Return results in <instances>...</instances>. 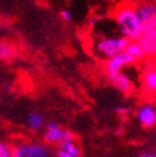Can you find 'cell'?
Instances as JSON below:
<instances>
[{
  "instance_id": "obj_1",
  "label": "cell",
  "mask_w": 156,
  "mask_h": 157,
  "mask_svg": "<svg viewBox=\"0 0 156 157\" xmlns=\"http://www.w3.org/2000/svg\"><path fill=\"white\" fill-rule=\"evenodd\" d=\"M114 21L120 36L126 37L128 41H137L143 31V25L138 17L135 5H119L115 9Z\"/></svg>"
},
{
  "instance_id": "obj_2",
  "label": "cell",
  "mask_w": 156,
  "mask_h": 157,
  "mask_svg": "<svg viewBox=\"0 0 156 157\" xmlns=\"http://www.w3.org/2000/svg\"><path fill=\"white\" fill-rule=\"evenodd\" d=\"M128 42L129 41L123 36H101L93 41V52L96 56L107 60L126 50Z\"/></svg>"
},
{
  "instance_id": "obj_3",
  "label": "cell",
  "mask_w": 156,
  "mask_h": 157,
  "mask_svg": "<svg viewBox=\"0 0 156 157\" xmlns=\"http://www.w3.org/2000/svg\"><path fill=\"white\" fill-rule=\"evenodd\" d=\"M13 157H51L50 148L41 142H23L12 148Z\"/></svg>"
},
{
  "instance_id": "obj_4",
  "label": "cell",
  "mask_w": 156,
  "mask_h": 157,
  "mask_svg": "<svg viewBox=\"0 0 156 157\" xmlns=\"http://www.w3.org/2000/svg\"><path fill=\"white\" fill-rule=\"evenodd\" d=\"M74 137L72 132H69L68 129H64L60 127V124L57 121H49L45 124L44 127V134L42 138L45 140L46 144H59L60 142H63L64 139Z\"/></svg>"
},
{
  "instance_id": "obj_5",
  "label": "cell",
  "mask_w": 156,
  "mask_h": 157,
  "mask_svg": "<svg viewBox=\"0 0 156 157\" xmlns=\"http://www.w3.org/2000/svg\"><path fill=\"white\" fill-rule=\"evenodd\" d=\"M106 78L116 90L123 93H129L133 90V82L123 70H106Z\"/></svg>"
},
{
  "instance_id": "obj_6",
  "label": "cell",
  "mask_w": 156,
  "mask_h": 157,
  "mask_svg": "<svg viewBox=\"0 0 156 157\" xmlns=\"http://www.w3.org/2000/svg\"><path fill=\"white\" fill-rule=\"evenodd\" d=\"M136 117L143 128H154L156 125V105L145 102L137 109Z\"/></svg>"
},
{
  "instance_id": "obj_7",
  "label": "cell",
  "mask_w": 156,
  "mask_h": 157,
  "mask_svg": "<svg viewBox=\"0 0 156 157\" xmlns=\"http://www.w3.org/2000/svg\"><path fill=\"white\" fill-rule=\"evenodd\" d=\"M136 6V10L143 26H155L156 25V3L143 2Z\"/></svg>"
},
{
  "instance_id": "obj_8",
  "label": "cell",
  "mask_w": 156,
  "mask_h": 157,
  "mask_svg": "<svg viewBox=\"0 0 156 157\" xmlns=\"http://www.w3.org/2000/svg\"><path fill=\"white\" fill-rule=\"evenodd\" d=\"M135 60L132 59L129 55L126 52V50L114 55V56L109 58L106 60V70H123V68H126L131 64H135Z\"/></svg>"
},
{
  "instance_id": "obj_9",
  "label": "cell",
  "mask_w": 156,
  "mask_h": 157,
  "mask_svg": "<svg viewBox=\"0 0 156 157\" xmlns=\"http://www.w3.org/2000/svg\"><path fill=\"white\" fill-rule=\"evenodd\" d=\"M141 81L145 93L150 96H156V64L150 65L145 69Z\"/></svg>"
},
{
  "instance_id": "obj_10",
  "label": "cell",
  "mask_w": 156,
  "mask_h": 157,
  "mask_svg": "<svg viewBox=\"0 0 156 157\" xmlns=\"http://www.w3.org/2000/svg\"><path fill=\"white\" fill-rule=\"evenodd\" d=\"M45 117L41 113L38 111H31L28 113L27 117H26V125L27 128L33 130V132H37V130H41L44 129L45 127Z\"/></svg>"
},
{
  "instance_id": "obj_11",
  "label": "cell",
  "mask_w": 156,
  "mask_h": 157,
  "mask_svg": "<svg viewBox=\"0 0 156 157\" xmlns=\"http://www.w3.org/2000/svg\"><path fill=\"white\" fill-rule=\"evenodd\" d=\"M58 148H60V150H63L64 152L74 157H81V148H80V144L77 143V140L74 139V137L64 139L63 142H60L58 144Z\"/></svg>"
},
{
  "instance_id": "obj_12",
  "label": "cell",
  "mask_w": 156,
  "mask_h": 157,
  "mask_svg": "<svg viewBox=\"0 0 156 157\" xmlns=\"http://www.w3.org/2000/svg\"><path fill=\"white\" fill-rule=\"evenodd\" d=\"M126 52L136 63L137 61H141V60H143L146 58V54H145L142 46L139 45L138 41H129L128 45H127V48H126Z\"/></svg>"
},
{
  "instance_id": "obj_13",
  "label": "cell",
  "mask_w": 156,
  "mask_h": 157,
  "mask_svg": "<svg viewBox=\"0 0 156 157\" xmlns=\"http://www.w3.org/2000/svg\"><path fill=\"white\" fill-rule=\"evenodd\" d=\"M15 55H17V51L12 45L0 41V60H10Z\"/></svg>"
},
{
  "instance_id": "obj_14",
  "label": "cell",
  "mask_w": 156,
  "mask_h": 157,
  "mask_svg": "<svg viewBox=\"0 0 156 157\" xmlns=\"http://www.w3.org/2000/svg\"><path fill=\"white\" fill-rule=\"evenodd\" d=\"M0 157H13L12 147L5 142H0Z\"/></svg>"
},
{
  "instance_id": "obj_15",
  "label": "cell",
  "mask_w": 156,
  "mask_h": 157,
  "mask_svg": "<svg viewBox=\"0 0 156 157\" xmlns=\"http://www.w3.org/2000/svg\"><path fill=\"white\" fill-rule=\"evenodd\" d=\"M60 17L64 22H72L73 21V14L69 9H63L60 12Z\"/></svg>"
},
{
  "instance_id": "obj_16",
  "label": "cell",
  "mask_w": 156,
  "mask_h": 157,
  "mask_svg": "<svg viewBox=\"0 0 156 157\" xmlns=\"http://www.w3.org/2000/svg\"><path fill=\"white\" fill-rule=\"evenodd\" d=\"M115 111L118 113L119 115H127V114L131 111V110H129L127 106H119V107H116V109H115Z\"/></svg>"
},
{
  "instance_id": "obj_17",
  "label": "cell",
  "mask_w": 156,
  "mask_h": 157,
  "mask_svg": "<svg viewBox=\"0 0 156 157\" xmlns=\"http://www.w3.org/2000/svg\"><path fill=\"white\" fill-rule=\"evenodd\" d=\"M57 157H74V156H72V155H69V153H67V152H64L63 150H60V148H58L57 150Z\"/></svg>"
},
{
  "instance_id": "obj_18",
  "label": "cell",
  "mask_w": 156,
  "mask_h": 157,
  "mask_svg": "<svg viewBox=\"0 0 156 157\" xmlns=\"http://www.w3.org/2000/svg\"><path fill=\"white\" fill-rule=\"evenodd\" d=\"M139 157H155V153L151 151H147V152H143Z\"/></svg>"
}]
</instances>
